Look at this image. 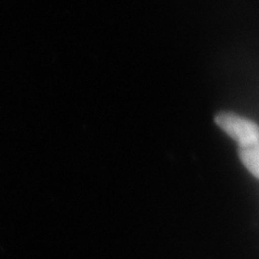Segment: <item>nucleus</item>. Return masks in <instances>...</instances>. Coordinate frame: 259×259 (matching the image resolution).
<instances>
[{
    "mask_svg": "<svg viewBox=\"0 0 259 259\" xmlns=\"http://www.w3.org/2000/svg\"><path fill=\"white\" fill-rule=\"evenodd\" d=\"M215 123L231 139L242 146L259 145L258 126L255 122L230 112H221L215 117Z\"/></svg>",
    "mask_w": 259,
    "mask_h": 259,
    "instance_id": "1",
    "label": "nucleus"
},
{
    "mask_svg": "<svg viewBox=\"0 0 259 259\" xmlns=\"http://www.w3.org/2000/svg\"><path fill=\"white\" fill-rule=\"evenodd\" d=\"M238 153L240 160L248 171L254 175V177H259V145L254 146H242L239 147Z\"/></svg>",
    "mask_w": 259,
    "mask_h": 259,
    "instance_id": "2",
    "label": "nucleus"
}]
</instances>
